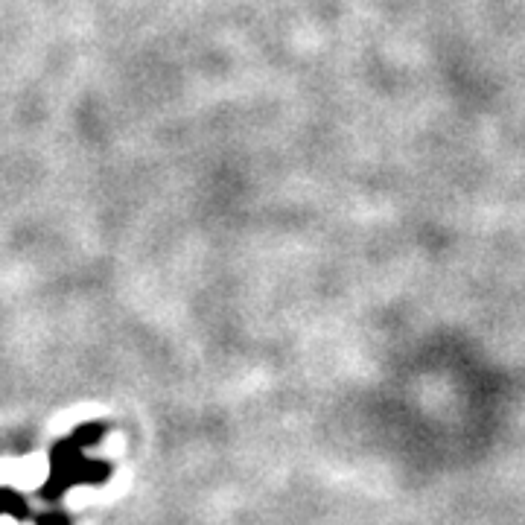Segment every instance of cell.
Returning a JSON list of instances; mask_svg holds the SVG:
<instances>
[{
  "instance_id": "1",
  "label": "cell",
  "mask_w": 525,
  "mask_h": 525,
  "mask_svg": "<svg viewBox=\"0 0 525 525\" xmlns=\"http://www.w3.org/2000/svg\"><path fill=\"white\" fill-rule=\"evenodd\" d=\"M47 479V455L35 453L27 458H0V485L33 490Z\"/></svg>"
},
{
  "instance_id": "2",
  "label": "cell",
  "mask_w": 525,
  "mask_h": 525,
  "mask_svg": "<svg viewBox=\"0 0 525 525\" xmlns=\"http://www.w3.org/2000/svg\"><path fill=\"white\" fill-rule=\"evenodd\" d=\"M0 525H21L18 520H12V517H0Z\"/></svg>"
}]
</instances>
